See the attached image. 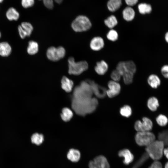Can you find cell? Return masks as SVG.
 I'll return each mask as SVG.
<instances>
[{"mask_svg":"<svg viewBox=\"0 0 168 168\" xmlns=\"http://www.w3.org/2000/svg\"><path fill=\"white\" fill-rule=\"evenodd\" d=\"M122 13L124 19L128 21H132L134 18L135 16L134 11L130 7L124 8Z\"/></svg>","mask_w":168,"mask_h":168,"instance_id":"17","label":"cell"},{"mask_svg":"<svg viewBox=\"0 0 168 168\" xmlns=\"http://www.w3.org/2000/svg\"><path fill=\"white\" fill-rule=\"evenodd\" d=\"M45 6L49 9H52L54 7L53 0H43Z\"/></svg>","mask_w":168,"mask_h":168,"instance_id":"36","label":"cell"},{"mask_svg":"<svg viewBox=\"0 0 168 168\" xmlns=\"http://www.w3.org/2000/svg\"><path fill=\"white\" fill-rule=\"evenodd\" d=\"M164 143L161 140H155L146 147V151L148 156L155 161L161 159L163 154Z\"/></svg>","mask_w":168,"mask_h":168,"instance_id":"2","label":"cell"},{"mask_svg":"<svg viewBox=\"0 0 168 168\" xmlns=\"http://www.w3.org/2000/svg\"><path fill=\"white\" fill-rule=\"evenodd\" d=\"M156 121L159 126L164 127L168 124V118L164 114H160L156 117Z\"/></svg>","mask_w":168,"mask_h":168,"instance_id":"25","label":"cell"},{"mask_svg":"<svg viewBox=\"0 0 168 168\" xmlns=\"http://www.w3.org/2000/svg\"><path fill=\"white\" fill-rule=\"evenodd\" d=\"M108 86L109 89L106 90V94L109 97H114L119 93L121 86L118 82L110 81L108 82Z\"/></svg>","mask_w":168,"mask_h":168,"instance_id":"9","label":"cell"},{"mask_svg":"<svg viewBox=\"0 0 168 168\" xmlns=\"http://www.w3.org/2000/svg\"><path fill=\"white\" fill-rule=\"evenodd\" d=\"M106 37L109 40L114 42L118 40V34L116 30L111 29L107 33Z\"/></svg>","mask_w":168,"mask_h":168,"instance_id":"30","label":"cell"},{"mask_svg":"<svg viewBox=\"0 0 168 168\" xmlns=\"http://www.w3.org/2000/svg\"><path fill=\"white\" fill-rule=\"evenodd\" d=\"M89 83L93 94L98 98H102L106 95L105 88L99 85L94 81L90 80H86Z\"/></svg>","mask_w":168,"mask_h":168,"instance_id":"8","label":"cell"},{"mask_svg":"<svg viewBox=\"0 0 168 168\" xmlns=\"http://www.w3.org/2000/svg\"><path fill=\"white\" fill-rule=\"evenodd\" d=\"M161 71L163 77L168 79V65H163L161 68Z\"/></svg>","mask_w":168,"mask_h":168,"instance_id":"35","label":"cell"},{"mask_svg":"<svg viewBox=\"0 0 168 168\" xmlns=\"http://www.w3.org/2000/svg\"><path fill=\"white\" fill-rule=\"evenodd\" d=\"M147 105L151 111H156L160 106V103L158 99L155 96L150 97L147 102Z\"/></svg>","mask_w":168,"mask_h":168,"instance_id":"16","label":"cell"},{"mask_svg":"<svg viewBox=\"0 0 168 168\" xmlns=\"http://www.w3.org/2000/svg\"><path fill=\"white\" fill-rule=\"evenodd\" d=\"M3 0H0V3L2 2L3 1Z\"/></svg>","mask_w":168,"mask_h":168,"instance_id":"45","label":"cell"},{"mask_svg":"<svg viewBox=\"0 0 168 168\" xmlns=\"http://www.w3.org/2000/svg\"><path fill=\"white\" fill-rule=\"evenodd\" d=\"M92 26L91 23L86 16L80 15L77 16L71 24V27L75 32H80L89 30Z\"/></svg>","mask_w":168,"mask_h":168,"instance_id":"4","label":"cell"},{"mask_svg":"<svg viewBox=\"0 0 168 168\" xmlns=\"http://www.w3.org/2000/svg\"><path fill=\"white\" fill-rule=\"evenodd\" d=\"M148 168H163L161 163L158 161H155Z\"/></svg>","mask_w":168,"mask_h":168,"instance_id":"37","label":"cell"},{"mask_svg":"<svg viewBox=\"0 0 168 168\" xmlns=\"http://www.w3.org/2000/svg\"><path fill=\"white\" fill-rule=\"evenodd\" d=\"M34 0H21V4L24 8H28L32 6L34 4Z\"/></svg>","mask_w":168,"mask_h":168,"instance_id":"34","label":"cell"},{"mask_svg":"<svg viewBox=\"0 0 168 168\" xmlns=\"http://www.w3.org/2000/svg\"><path fill=\"white\" fill-rule=\"evenodd\" d=\"M93 93L86 80L82 81L74 88L72 98L71 106L77 114L85 116L93 112L98 104L97 99L92 97Z\"/></svg>","mask_w":168,"mask_h":168,"instance_id":"1","label":"cell"},{"mask_svg":"<svg viewBox=\"0 0 168 168\" xmlns=\"http://www.w3.org/2000/svg\"><path fill=\"white\" fill-rule=\"evenodd\" d=\"M54 1L58 4H60L63 1V0H54Z\"/></svg>","mask_w":168,"mask_h":168,"instance_id":"43","label":"cell"},{"mask_svg":"<svg viewBox=\"0 0 168 168\" xmlns=\"http://www.w3.org/2000/svg\"><path fill=\"white\" fill-rule=\"evenodd\" d=\"M62 88L66 92H71L73 86V82L72 80L66 77L63 76L61 80Z\"/></svg>","mask_w":168,"mask_h":168,"instance_id":"15","label":"cell"},{"mask_svg":"<svg viewBox=\"0 0 168 168\" xmlns=\"http://www.w3.org/2000/svg\"><path fill=\"white\" fill-rule=\"evenodd\" d=\"M72 111L68 108H63L61 114V117L62 119L65 122L69 121L73 116Z\"/></svg>","mask_w":168,"mask_h":168,"instance_id":"23","label":"cell"},{"mask_svg":"<svg viewBox=\"0 0 168 168\" xmlns=\"http://www.w3.org/2000/svg\"><path fill=\"white\" fill-rule=\"evenodd\" d=\"M163 154L166 156V158L168 159V147L164 149Z\"/></svg>","mask_w":168,"mask_h":168,"instance_id":"41","label":"cell"},{"mask_svg":"<svg viewBox=\"0 0 168 168\" xmlns=\"http://www.w3.org/2000/svg\"><path fill=\"white\" fill-rule=\"evenodd\" d=\"M1 33H0V38L1 37Z\"/></svg>","mask_w":168,"mask_h":168,"instance_id":"46","label":"cell"},{"mask_svg":"<svg viewBox=\"0 0 168 168\" xmlns=\"http://www.w3.org/2000/svg\"><path fill=\"white\" fill-rule=\"evenodd\" d=\"M139 12L142 14L150 13L152 10L150 5L146 3H141L138 6Z\"/></svg>","mask_w":168,"mask_h":168,"instance_id":"26","label":"cell"},{"mask_svg":"<svg viewBox=\"0 0 168 168\" xmlns=\"http://www.w3.org/2000/svg\"><path fill=\"white\" fill-rule=\"evenodd\" d=\"M18 30L19 35L21 39H24L27 36L26 33L24 31L21 25H19L18 26Z\"/></svg>","mask_w":168,"mask_h":168,"instance_id":"38","label":"cell"},{"mask_svg":"<svg viewBox=\"0 0 168 168\" xmlns=\"http://www.w3.org/2000/svg\"><path fill=\"white\" fill-rule=\"evenodd\" d=\"M165 39L166 42L168 43V31L166 33L165 35Z\"/></svg>","mask_w":168,"mask_h":168,"instance_id":"42","label":"cell"},{"mask_svg":"<svg viewBox=\"0 0 168 168\" xmlns=\"http://www.w3.org/2000/svg\"><path fill=\"white\" fill-rule=\"evenodd\" d=\"M125 62L126 70L124 75L128 73H132L134 74L136 71V66L134 63L131 60Z\"/></svg>","mask_w":168,"mask_h":168,"instance_id":"27","label":"cell"},{"mask_svg":"<svg viewBox=\"0 0 168 168\" xmlns=\"http://www.w3.org/2000/svg\"><path fill=\"white\" fill-rule=\"evenodd\" d=\"M93 161L99 168H110L107 159L104 156H97Z\"/></svg>","mask_w":168,"mask_h":168,"instance_id":"14","label":"cell"},{"mask_svg":"<svg viewBox=\"0 0 168 168\" xmlns=\"http://www.w3.org/2000/svg\"><path fill=\"white\" fill-rule=\"evenodd\" d=\"M126 4L129 6H133L135 5L138 0H125Z\"/></svg>","mask_w":168,"mask_h":168,"instance_id":"39","label":"cell"},{"mask_svg":"<svg viewBox=\"0 0 168 168\" xmlns=\"http://www.w3.org/2000/svg\"><path fill=\"white\" fill-rule=\"evenodd\" d=\"M116 69L118 72L121 76H122L126 71L125 62H120L117 65Z\"/></svg>","mask_w":168,"mask_h":168,"instance_id":"32","label":"cell"},{"mask_svg":"<svg viewBox=\"0 0 168 168\" xmlns=\"http://www.w3.org/2000/svg\"><path fill=\"white\" fill-rule=\"evenodd\" d=\"M153 124L152 120L147 117H144L142 121L138 120L134 124V128L138 132L150 131L152 129Z\"/></svg>","mask_w":168,"mask_h":168,"instance_id":"7","label":"cell"},{"mask_svg":"<svg viewBox=\"0 0 168 168\" xmlns=\"http://www.w3.org/2000/svg\"><path fill=\"white\" fill-rule=\"evenodd\" d=\"M80 154L79 151L72 149H70L67 154L68 159L72 162H77L79 159Z\"/></svg>","mask_w":168,"mask_h":168,"instance_id":"22","label":"cell"},{"mask_svg":"<svg viewBox=\"0 0 168 168\" xmlns=\"http://www.w3.org/2000/svg\"><path fill=\"white\" fill-rule=\"evenodd\" d=\"M31 139L32 143L39 145L42 143L44 140V136L42 134L36 133L32 135Z\"/></svg>","mask_w":168,"mask_h":168,"instance_id":"29","label":"cell"},{"mask_svg":"<svg viewBox=\"0 0 168 168\" xmlns=\"http://www.w3.org/2000/svg\"><path fill=\"white\" fill-rule=\"evenodd\" d=\"M118 155L120 157H124V163L126 165H128L133 160L134 156L130 151L127 149H125L119 151Z\"/></svg>","mask_w":168,"mask_h":168,"instance_id":"12","label":"cell"},{"mask_svg":"<svg viewBox=\"0 0 168 168\" xmlns=\"http://www.w3.org/2000/svg\"><path fill=\"white\" fill-rule=\"evenodd\" d=\"M165 168H168V162H166L165 164Z\"/></svg>","mask_w":168,"mask_h":168,"instance_id":"44","label":"cell"},{"mask_svg":"<svg viewBox=\"0 0 168 168\" xmlns=\"http://www.w3.org/2000/svg\"><path fill=\"white\" fill-rule=\"evenodd\" d=\"M110 77L111 79L114 81L118 82L121 79V76L116 70H113L110 74Z\"/></svg>","mask_w":168,"mask_h":168,"instance_id":"33","label":"cell"},{"mask_svg":"<svg viewBox=\"0 0 168 168\" xmlns=\"http://www.w3.org/2000/svg\"><path fill=\"white\" fill-rule=\"evenodd\" d=\"M12 48L9 44L7 42L0 43V55L7 57L11 54Z\"/></svg>","mask_w":168,"mask_h":168,"instance_id":"18","label":"cell"},{"mask_svg":"<svg viewBox=\"0 0 168 168\" xmlns=\"http://www.w3.org/2000/svg\"><path fill=\"white\" fill-rule=\"evenodd\" d=\"M105 42L103 38L100 36L93 37L91 40L90 46L91 49L94 51H98L104 47Z\"/></svg>","mask_w":168,"mask_h":168,"instance_id":"10","label":"cell"},{"mask_svg":"<svg viewBox=\"0 0 168 168\" xmlns=\"http://www.w3.org/2000/svg\"><path fill=\"white\" fill-rule=\"evenodd\" d=\"M19 14L14 8L10 7L6 13V16L9 21L17 20L19 17Z\"/></svg>","mask_w":168,"mask_h":168,"instance_id":"20","label":"cell"},{"mask_svg":"<svg viewBox=\"0 0 168 168\" xmlns=\"http://www.w3.org/2000/svg\"><path fill=\"white\" fill-rule=\"evenodd\" d=\"M104 23L108 28L112 29L117 24L118 21L116 17L112 15L104 20Z\"/></svg>","mask_w":168,"mask_h":168,"instance_id":"24","label":"cell"},{"mask_svg":"<svg viewBox=\"0 0 168 168\" xmlns=\"http://www.w3.org/2000/svg\"><path fill=\"white\" fill-rule=\"evenodd\" d=\"M21 26L26 33L27 36H29L31 34L33 30L32 25L29 22H24L21 23Z\"/></svg>","mask_w":168,"mask_h":168,"instance_id":"28","label":"cell"},{"mask_svg":"<svg viewBox=\"0 0 168 168\" xmlns=\"http://www.w3.org/2000/svg\"><path fill=\"white\" fill-rule=\"evenodd\" d=\"M68 73L69 74L79 75L86 70L88 68V64L85 61L76 62L74 58L70 57L68 59Z\"/></svg>","mask_w":168,"mask_h":168,"instance_id":"3","label":"cell"},{"mask_svg":"<svg viewBox=\"0 0 168 168\" xmlns=\"http://www.w3.org/2000/svg\"><path fill=\"white\" fill-rule=\"evenodd\" d=\"M27 51L30 55H33L36 54L39 51L38 44L34 41H30L28 43Z\"/></svg>","mask_w":168,"mask_h":168,"instance_id":"21","label":"cell"},{"mask_svg":"<svg viewBox=\"0 0 168 168\" xmlns=\"http://www.w3.org/2000/svg\"><path fill=\"white\" fill-rule=\"evenodd\" d=\"M108 69V64L103 60L97 62L94 68L96 73L100 75H104L107 71Z\"/></svg>","mask_w":168,"mask_h":168,"instance_id":"11","label":"cell"},{"mask_svg":"<svg viewBox=\"0 0 168 168\" xmlns=\"http://www.w3.org/2000/svg\"><path fill=\"white\" fill-rule=\"evenodd\" d=\"M132 112L131 108L128 105L124 106L120 110L121 114L126 117H129L131 115Z\"/></svg>","mask_w":168,"mask_h":168,"instance_id":"31","label":"cell"},{"mask_svg":"<svg viewBox=\"0 0 168 168\" xmlns=\"http://www.w3.org/2000/svg\"><path fill=\"white\" fill-rule=\"evenodd\" d=\"M122 5V0H109L107 3L109 11L114 12L118 10Z\"/></svg>","mask_w":168,"mask_h":168,"instance_id":"19","label":"cell"},{"mask_svg":"<svg viewBox=\"0 0 168 168\" xmlns=\"http://www.w3.org/2000/svg\"><path fill=\"white\" fill-rule=\"evenodd\" d=\"M89 166V168H99L95 164L93 161L90 162Z\"/></svg>","mask_w":168,"mask_h":168,"instance_id":"40","label":"cell"},{"mask_svg":"<svg viewBox=\"0 0 168 168\" xmlns=\"http://www.w3.org/2000/svg\"><path fill=\"white\" fill-rule=\"evenodd\" d=\"M66 50L64 47L59 46L58 47L51 46L46 51L47 58L50 61H57L64 57Z\"/></svg>","mask_w":168,"mask_h":168,"instance_id":"6","label":"cell"},{"mask_svg":"<svg viewBox=\"0 0 168 168\" xmlns=\"http://www.w3.org/2000/svg\"><path fill=\"white\" fill-rule=\"evenodd\" d=\"M154 134L150 131L138 132L135 136L136 143L140 146H147L155 140Z\"/></svg>","mask_w":168,"mask_h":168,"instance_id":"5","label":"cell"},{"mask_svg":"<svg viewBox=\"0 0 168 168\" xmlns=\"http://www.w3.org/2000/svg\"><path fill=\"white\" fill-rule=\"evenodd\" d=\"M147 82L149 86L153 89L158 88L161 83L160 77L155 74H152L149 75L148 77Z\"/></svg>","mask_w":168,"mask_h":168,"instance_id":"13","label":"cell"}]
</instances>
